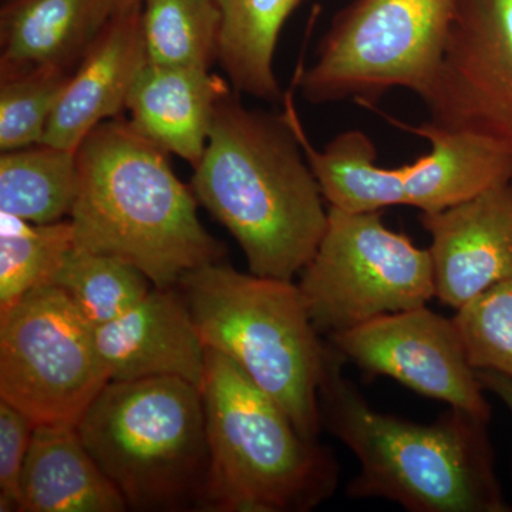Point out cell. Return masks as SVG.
<instances>
[{"label": "cell", "mask_w": 512, "mask_h": 512, "mask_svg": "<svg viewBox=\"0 0 512 512\" xmlns=\"http://www.w3.org/2000/svg\"><path fill=\"white\" fill-rule=\"evenodd\" d=\"M147 63L141 6L111 16L74 67L43 143L77 151L94 128L119 119Z\"/></svg>", "instance_id": "obj_14"}, {"label": "cell", "mask_w": 512, "mask_h": 512, "mask_svg": "<svg viewBox=\"0 0 512 512\" xmlns=\"http://www.w3.org/2000/svg\"><path fill=\"white\" fill-rule=\"evenodd\" d=\"M453 322L474 369L512 379V278L461 306Z\"/></svg>", "instance_id": "obj_25"}, {"label": "cell", "mask_w": 512, "mask_h": 512, "mask_svg": "<svg viewBox=\"0 0 512 512\" xmlns=\"http://www.w3.org/2000/svg\"><path fill=\"white\" fill-rule=\"evenodd\" d=\"M103 25L97 0H6L0 10V76L73 72Z\"/></svg>", "instance_id": "obj_18"}, {"label": "cell", "mask_w": 512, "mask_h": 512, "mask_svg": "<svg viewBox=\"0 0 512 512\" xmlns=\"http://www.w3.org/2000/svg\"><path fill=\"white\" fill-rule=\"evenodd\" d=\"M202 397L210 473L201 511L308 512L335 494V454L305 439L285 410L217 350L207 349Z\"/></svg>", "instance_id": "obj_4"}, {"label": "cell", "mask_w": 512, "mask_h": 512, "mask_svg": "<svg viewBox=\"0 0 512 512\" xmlns=\"http://www.w3.org/2000/svg\"><path fill=\"white\" fill-rule=\"evenodd\" d=\"M229 92L211 70L147 63L128 96V123L194 168L207 147L217 104Z\"/></svg>", "instance_id": "obj_15"}, {"label": "cell", "mask_w": 512, "mask_h": 512, "mask_svg": "<svg viewBox=\"0 0 512 512\" xmlns=\"http://www.w3.org/2000/svg\"><path fill=\"white\" fill-rule=\"evenodd\" d=\"M175 288L207 349L231 359L305 439L319 440L326 340L316 332L298 284L244 274L220 261L187 272Z\"/></svg>", "instance_id": "obj_5"}, {"label": "cell", "mask_w": 512, "mask_h": 512, "mask_svg": "<svg viewBox=\"0 0 512 512\" xmlns=\"http://www.w3.org/2000/svg\"><path fill=\"white\" fill-rule=\"evenodd\" d=\"M133 511H201L210 473L202 390L178 377L109 382L77 424Z\"/></svg>", "instance_id": "obj_6"}, {"label": "cell", "mask_w": 512, "mask_h": 512, "mask_svg": "<svg viewBox=\"0 0 512 512\" xmlns=\"http://www.w3.org/2000/svg\"><path fill=\"white\" fill-rule=\"evenodd\" d=\"M36 424L0 400V512H19L20 480Z\"/></svg>", "instance_id": "obj_26"}, {"label": "cell", "mask_w": 512, "mask_h": 512, "mask_svg": "<svg viewBox=\"0 0 512 512\" xmlns=\"http://www.w3.org/2000/svg\"><path fill=\"white\" fill-rule=\"evenodd\" d=\"M79 188L76 151L39 143L2 151L0 212L35 224H53L72 214Z\"/></svg>", "instance_id": "obj_20"}, {"label": "cell", "mask_w": 512, "mask_h": 512, "mask_svg": "<svg viewBox=\"0 0 512 512\" xmlns=\"http://www.w3.org/2000/svg\"><path fill=\"white\" fill-rule=\"evenodd\" d=\"M143 2L144 0H97L100 19L103 20V23H106L111 16L138 8V6L143 5Z\"/></svg>", "instance_id": "obj_28"}, {"label": "cell", "mask_w": 512, "mask_h": 512, "mask_svg": "<svg viewBox=\"0 0 512 512\" xmlns=\"http://www.w3.org/2000/svg\"><path fill=\"white\" fill-rule=\"evenodd\" d=\"M299 275L309 318L326 339L434 298L429 249L387 227L383 211L329 207L325 234Z\"/></svg>", "instance_id": "obj_8"}, {"label": "cell", "mask_w": 512, "mask_h": 512, "mask_svg": "<svg viewBox=\"0 0 512 512\" xmlns=\"http://www.w3.org/2000/svg\"><path fill=\"white\" fill-rule=\"evenodd\" d=\"M127 510L119 488L84 446L76 426H36L20 480L19 512Z\"/></svg>", "instance_id": "obj_17"}, {"label": "cell", "mask_w": 512, "mask_h": 512, "mask_svg": "<svg viewBox=\"0 0 512 512\" xmlns=\"http://www.w3.org/2000/svg\"><path fill=\"white\" fill-rule=\"evenodd\" d=\"M191 190L228 229L249 272L293 281L311 261L329 208L285 114L244 106L238 92L217 104Z\"/></svg>", "instance_id": "obj_1"}, {"label": "cell", "mask_w": 512, "mask_h": 512, "mask_svg": "<svg viewBox=\"0 0 512 512\" xmlns=\"http://www.w3.org/2000/svg\"><path fill=\"white\" fill-rule=\"evenodd\" d=\"M427 123L487 141L512 160V0H458Z\"/></svg>", "instance_id": "obj_10"}, {"label": "cell", "mask_w": 512, "mask_h": 512, "mask_svg": "<svg viewBox=\"0 0 512 512\" xmlns=\"http://www.w3.org/2000/svg\"><path fill=\"white\" fill-rule=\"evenodd\" d=\"M326 340L369 377H390L421 396L490 421L483 384L468 362L453 318L427 305L370 320Z\"/></svg>", "instance_id": "obj_11"}, {"label": "cell", "mask_w": 512, "mask_h": 512, "mask_svg": "<svg viewBox=\"0 0 512 512\" xmlns=\"http://www.w3.org/2000/svg\"><path fill=\"white\" fill-rule=\"evenodd\" d=\"M458 0H352L340 10L296 87L309 103L372 107L393 89L421 97L439 70Z\"/></svg>", "instance_id": "obj_7"}, {"label": "cell", "mask_w": 512, "mask_h": 512, "mask_svg": "<svg viewBox=\"0 0 512 512\" xmlns=\"http://www.w3.org/2000/svg\"><path fill=\"white\" fill-rule=\"evenodd\" d=\"M62 289L94 328L119 318L154 288L136 266L73 247L52 284Z\"/></svg>", "instance_id": "obj_23"}, {"label": "cell", "mask_w": 512, "mask_h": 512, "mask_svg": "<svg viewBox=\"0 0 512 512\" xmlns=\"http://www.w3.org/2000/svg\"><path fill=\"white\" fill-rule=\"evenodd\" d=\"M221 12L218 62L235 92L284 100L275 76L276 46L303 0H215Z\"/></svg>", "instance_id": "obj_19"}, {"label": "cell", "mask_w": 512, "mask_h": 512, "mask_svg": "<svg viewBox=\"0 0 512 512\" xmlns=\"http://www.w3.org/2000/svg\"><path fill=\"white\" fill-rule=\"evenodd\" d=\"M326 340L319 387L322 427L355 454L350 498H382L412 512H508L495 473L488 421L450 407L423 424L380 413L343 373Z\"/></svg>", "instance_id": "obj_2"}, {"label": "cell", "mask_w": 512, "mask_h": 512, "mask_svg": "<svg viewBox=\"0 0 512 512\" xmlns=\"http://www.w3.org/2000/svg\"><path fill=\"white\" fill-rule=\"evenodd\" d=\"M110 382L87 322L57 286L0 311V400L36 426H76Z\"/></svg>", "instance_id": "obj_9"}, {"label": "cell", "mask_w": 512, "mask_h": 512, "mask_svg": "<svg viewBox=\"0 0 512 512\" xmlns=\"http://www.w3.org/2000/svg\"><path fill=\"white\" fill-rule=\"evenodd\" d=\"M478 380L483 384L484 390L494 393L500 397L501 402L505 404L512 414V379L491 370H476Z\"/></svg>", "instance_id": "obj_27"}, {"label": "cell", "mask_w": 512, "mask_h": 512, "mask_svg": "<svg viewBox=\"0 0 512 512\" xmlns=\"http://www.w3.org/2000/svg\"><path fill=\"white\" fill-rule=\"evenodd\" d=\"M72 70L35 69L0 76V150L43 143Z\"/></svg>", "instance_id": "obj_24"}, {"label": "cell", "mask_w": 512, "mask_h": 512, "mask_svg": "<svg viewBox=\"0 0 512 512\" xmlns=\"http://www.w3.org/2000/svg\"><path fill=\"white\" fill-rule=\"evenodd\" d=\"M110 382L178 377L204 384L207 346L177 288H156L119 318L94 328Z\"/></svg>", "instance_id": "obj_13"}, {"label": "cell", "mask_w": 512, "mask_h": 512, "mask_svg": "<svg viewBox=\"0 0 512 512\" xmlns=\"http://www.w3.org/2000/svg\"><path fill=\"white\" fill-rule=\"evenodd\" d=\"M73 247L69 220L35 224L0 212V311L52 284Z\"/></svg>", "instance_id": "obj_22"}, {"label": "cell", "mask_w": 512, "mask_h": 512, "mask_svg": "<svg viewBox=\"0 0 512 512\" xmlns=\"http://www.w3.org/2000/svg\"><path fill=\"white\" fill-rule=\"evenodd\" d=\"M148 63L211 70L220 49L221 12L215 0H144Z\"/></svg>", "instance_id": "obj_21"}, {"label": "cell", "mask_w": 512, "mask_h": 512, "mask_svg": "<svg viewBox=\"0 0 512 512\" xmlns=\"http://www.w3.org/2000/svg\"><path fill=\"white\" fill-rule=\"evenodd\" d=\"M429 232L434 298L460 309L512 278V180L436 212H421Z\"/></svg>", "instance_id": "obj_12"}, {"label": "cell", "mask_w": 512, "mask_h": 512, "mask_svg": "<svg viewBox=\"0 0 512 512\" xmlns=\"http://www.w3.org/2000/svg\"><path fill=\"white\" fill-rule=\"evenodd\" d=\"M392 123L431 144L429 153L412 164L394 168L397 205L421 212L441 211L512 180L511 158L481 138L443 130L430 123Z\"/></svg>", "instance_id": "obj_16"}, {"label": "cell", "mask_w": 512, "mask_h": 512, "mask_svg": "<svg viewBox=\"0 0 512 512\" xmlns=\"http://www.w3.org/2000/svg\"><path fill=\"white\" fill-rule=\"evenodd\" d=\"M79 188L69 221L74 247L136 266L156 288L222 261L224 245L198 217L168 153L128 120L104 121L76 151Z\"/></svg>", "instance_id": "obj_3"}]
</instances>
